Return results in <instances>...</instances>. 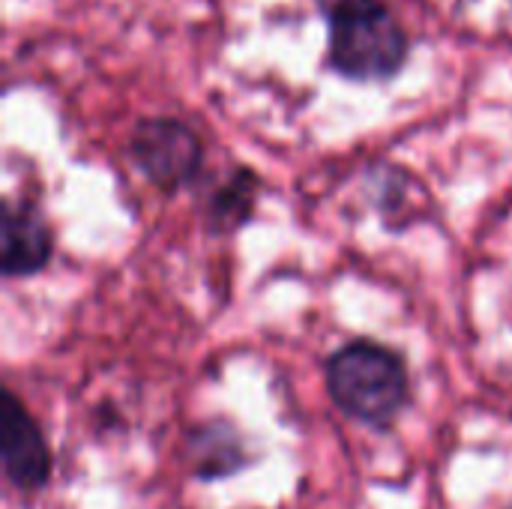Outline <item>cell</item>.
<instances>
[{
    "label": "cell",
    "mask_w": 512,
    "mask_h": 509,
    "mask_svg": "<svg viewBox=\"0 0 512 509\" xmlns=\"http://www.w3.org/2000/svg\"><path fill=\"white\" fill-rule=\"evenodd\" d=\"M327 390L348 417L390 426L408 402V372L393 351L375 342H354L330 357Z\"/></svg>",
    "instance_id": "1"
},
{
    "label": "cell",
    "mask_w": 512,
    "mask_h": 509,
    "mask_svg": "<svg viewBox=\"0 0 512 509\" xmlns=\"http://www.w3.org/2000/svg\"><path fill=\"white\" fill-rule=\"evenodd\" d=\"M408 57V39L384 3H369L330 18V60L360 81L390 78Z\"/></svg>",
    "instance_id": "2"
},
{
    "label": "cell",
    "mask_w": 512,
    "mask_h": 509,
    "mask_svg": "<svg viewBox=\"0 0 512 509\" xmlns=\"http://www.w3.org/2000/svg\"><path fill=\"white\" fill-rule=\"evenodd\" d=\"M132 156L141 171L165 192L186 186L204 159L198 135L171 117H153L138 123L132 135Z\"/></svg>",
    "instance_id": "3"
},
{
    "label": "cell",
    "mask_w": 512,
    "mask_h": 509,
    "mask_svg": "<svg viewBox=\"0 0 512 509\" xmlns=\"http://www.w3.org/2000/svg\"><path fill=\"white\" fill-rule=\"evenodd\" d=\"M0 453H3V471L12 486L33 492L45 486L51 474V456L45 447V438L33 417L24 411V405L3 393V411H0Z\"/></svg>",
    "instance_id": "4"
},
{
    "label": "cell",
    "mask_w": 512,
    "mask_h": 509,
    "mask_svg": "<svg viewBox=\"0 0 512 509\" xmlns=\"http://www.w3.org/2000/svg\"><path fill=\"white\" fill-rule=\"evenodd\" d=\"M51 258L48 228L27 210H6L0 228V261L6 276L39 273Z\"/></svg>",
    "instance_id": "5"
},
{
    "label": "cell",
    "mask_w": 512,
    "mask_h": 509,
    "mask_svg": "<svg viewBox=\"0 0 512 509\" xmlns=\"http://www.w3.org/2000/svg\"><path fill=\"white\" fill-rule=\"evenodd\" d=\"M255 201V177L252 174H237L234 183L216 198V207H213V216L219 219V225H237L246 219L249 207Z\"/></svg>",
    "instance_id": "6"
},
{
    "label": "cell",
    "mask_w": 512,
    "mask_h": 509,
    "mask_svg": "<svg viewBox=\"0 0 512 509\" xmlns=\"http://www.w3.org/2000/svg\"><path fill=\"white\" fill-rule=\"evenodd\" d=\"M369 3H381V0H318L321 12L327 18H336L342 12H351V9H360V6H369Z\"/></svg>",
    "instance_id": "7"
}]
</instances>
